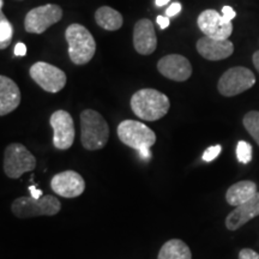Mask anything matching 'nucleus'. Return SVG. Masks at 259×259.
I'll return each instance as SVG.
<instances>
[{
    "label": "nucleus",
    "mask_w": 259,
    "mask_h": 259,
    "mask_svg": "<svg viewBox=\"0 0 259 259\" xmlns=\"http://www.w3.org/2000/svg\"><path fill=\"white\" fill-rule=\"evenodd\" d=\"M130 105L135 115L145 121L160 120L170 108L168 96L156 89L150 88L141 89L135 93Z\"/></svg>",
    "instance_id": "obj_1"
},
{
    "label": "nucleus",
    "mask_w": 259,
    "mask_h": 259,
    "mask_svg": "<svg viewBox=\"0 0 259 259\" xmlns=\"http://www.w3.org/2000/svg\"><path fill=\"white\" fill-rule=\"evenodd\" d=\"M116 132L122 143L138 151L142 160H150V148L156 143V135L149 126L141 121L124 120L118 125Z\"/></svg>",
    "instance_id": "obj_2"
},
{
    "label": "nucleus",
    "mask_w": 259,
    "mask_h": 259,
    "mask_svg": "<svg viewBox=\"0 0 259 259\" xmlns=\"http://www.w3.org/2000/svg\"><path fill=\"white\" fill-rule=\"evenodd\" d=\"M109 139V126L105 118L94 109L80 113V143L90 151L105 148Z\"/></svg>",
    "instance_id": "obj_3"
},
{
    "label": "nucleus",
    "mask_w": 259,
    "mask_h": 259,
    "mask_svg": "<svg viewBox=\"0 0 259 259\" xmlns=\"http://www.w3.org/2000/svg\"><path fill=\"white\" fill-rule=\"evenodd\" d=\"M65 37L69 44V57L73 64L85 65L95 56V38L82 24L69 25L65 31Z\"/></svg>",
    "instance_id": "obj_4"
},
{
    "label": "nucleus",
    "mask_w": 259,
    "mask_h": 259,
    "mask_svg": "<svg viewBox=\"0 0 259 259\" xmlns=\"http://www.w3.org/2000/svg\"><path fill=\"white\" fill-rule=\"evenodd\" d=\"M11 210L16 218L23 220L37 216H54L61 210V203L52 194H46L40 199L24 196L12 202Z\"/></svg>",
    "instance_id": "obj_5"
},
{
    "label": "nucleus",
    "mask_w": 259,
    "mask_h": 259,
    "mask_svg": "<svg viewBox=\"0 0 259 259\" xmlns=\"http://www.w3.org/2000/svg\"><path fill=\"white\" fill-rule=\"evenodd\" d=\"M36 167V158L23 144L12 143L4 153V171L10 179H18Z\"/></svg>",
    "instance_id": "obj_6"
},
{
    "label": "nucleus",
    "mask_w": 259,
    "mask_h": 259,
    "mask_svg": "<svg viewBox=\"0 0 259 259\" xmlns=\"http://www.w3.org/2000/svg\"><path fill=\"white\" fill-rule=\"evenodd\" d=\"M255 84V76L250 69L235 66L227 70L218 83V89L226 97L236 96L251 89Z\"/></svg>",
    "instance_id": "obj_7"
},
{
    "label": "nucleus",
    "mask_w": 259,
    "mask_h": 259,
    "mask_svg": "<svg viewBox=\"0 0 259 259\" xmlns=\"http://www.w3.org/2000/svg\"><path fill=\"white\" fill-rule=\"evenodd\" d=\"M63 18V9L57 4L37 6L24 18V28L30 34H42Z\"/></svg>",
    "instance_id": "obj_8"
},
{
    "label": "nucleus",
    "mask_w": 259,
    "mask_h": 259,
    "mask_svg": "<svg viewBox=\"0 0 259 259\" xmlns=\"http://www.w3.org/2000/svg\"><path fill=\"white\" fill-rule=\"evenodd\" d=\"M30 77L45 92L56 94L64 89L66 74L63 70L45 61H37L30 67Z\"/></svg>",
    "instance_id": "obj_9"
},
{
    "label": "nucleus",
    "mask_w": 259,
    "mask_h": 259,
    "mask_svg": "<svg viewBox=\"0 0 259 259\" xmlns=\"http://www.w3.org/2000/svg\"><path fill=\"white\" fill-rule=\"evenodd\" d=\"M51 126L53 128V144L59 150H67L72 147L74 142V122L69 112H54L50 119Z\"/></svg>",
    "instance_id": "obj_10"
},
{
    "label": "nucleus",
    "mask_w": 259,
    "mask_h": 259,
    "mask_svg": "<svg viewBox=\"0 0 259 259\" xmlns=\"http://www.w3.org/2000/svg\"><path fill=\"white\" fill-rule=\"evenodd\" d=\"M197 24L205 36L215 40H228L233 32V24L227 23L216 10H205L198 16Z\"/></svg>",
    "instance_id": "obj_11"
},
{
    "label": "nucleus",
    "mask_w": 259,
    "mask_h": 259,
    "mask_svg": "<svg viewBox=\"0 0 259 259\" xmlns=\"http://www.w3.org/2000/svg\"><path fill=\"white\" fill-rule=\"evenodd\" d=\"M51 189L64 198H76L85 190V181L77 171L65 170L52 178Z\"/></svg>",
    "instance_id": "obj_12"
},
{
    "label": "nucleus",
    "mask_w": 259,
    "mask_h": 259,
    "mask_svg": "<svg viewBox=\"0 0 259 259\" xmlns=\"http://www.w3.org/2000/svg\"><path fill=\"white\" fill-rule=\"evenodd\" d=\"M157 70L162 76L176 82H185L192 74L189 59L180 54H169L161 58L157 63Z\"/></svg>",
    "instance_id": "obj_13"
},
{
    "label": "nucleus",
    "mask_w": 259,
    "mask_h": 259,
    "mask_svg": "<svg viewBox=\"0 0 259 259\" xmlns=\"http://www.w3.org/2000/svg\"><path fill=\"white\" fill-rule=\"evenodd\" d=\"M134 46L135 50L142 56H149L156 50L157 37L155 34L154 24L150 19H141L135 24Z\"/></svg>",
    "instance_id": "obj_14"
},
{
    "label": "nucleus",
    "mask_w": 259,
    "mask_h": 259,
    "mask_svg": "<svg viewBox=\"0 0 259 259\" xmlns=\"http://www.w3.org/2000/svg\"><path fill=\"white\" fill-rule=\"evenodd\" d=\"M197 51L204 59L219 61L227 59L234 52V45L229 40H215L204 36L197 41Z\"/></svg>",
    "instance_id": "obj_15"
},
{
    "label": "nucleus",
    "mask_w": 259,
    "mask_h": 259,
    "mask_svg": "<svg viewBox=\"0 0 259 259\" xmlns=\"http://www.w3.org/2000/svg\"><path fill=\"white\" fill-rule=\"evenodd\" d=\"M257 216H259V192L248 202L235 206V209L227 216L226 227L228 231H236Z\"/></svg>",
    "instance_id": "obj_16"
},
{
    "label": "nucleus",
    "mask_w": 259,
    "mask_h": 259,
    "mask_svg": "<svg viewBox=\"0 0 259 259\" xmlns=\"http://www.w3.org/2000/svg\"><path fill=\"white\" fill-rule=\"evenodd\" d=\"M21 90L14 80L0 76V115L5 116L18 108L21 103Z\"/></svg>",
    "instance_id": "obj_17"
},
{
    "label": "nucleus",
    "mask_w": 259,
    "mask_h": 259,
    "mask_svg": "<svg viewBox=\"0 0 259 259\" xmlns=\"http://www.w3.org/2000/svg\"><path fill=\"white\" fill-rule=\"evenodd\" d=\"M257 193V185L251 180H242L227 190L226 200L229 205L239 206L248 202Z\"/></svg>",
    "instance_id": "obj_18"
},
{
    "label": "nucleus",
    "mask_w": 259,
    "mask_h": 259,
    "mask_svg": "<svg viewBox=\"0 0 259 259\" xmlns=\"http://www.w3.org/2000/svg\"><path fill=\"white\" fill-rule=\"evenodd\" d=\"M95 21L99 27L105 30L115 31L122 27V16L116 10L109 8V6H101L96 10Z\"/></svg>",
    "instance_id": "obj_19"
},
{
    "label": "nucleus",
    "mask_w": 259,
    "mask_h": 259,
    "mask_svg": "<svg viewBox=\"0 0 259 259\" xmlns=\"http://www.w3.org/2000/svg\"><path fill=\"white\" fill-rule=\"evenodd\" d=\"M157 259H192V253L183 240L170 239L162 245Z\"/></svg>",
    "instance_id": "obj_20"
},
{
    "label": "nucleus",
    "mask_w": 259,
    "mask_h": 259,
    "mask_svg": "<svg viewBox=\"0 0 259 259\" xmlns=\"http://www.w3.org/2000/svg\"><path fill=\"white\" fill-rule=\"evenodd\" d=\"M245 128L247 130L248 134L251 135V137L254 139L255 143L259 145V112L258 111H251L247 114H245L244 119Z\"/></svg>",
    "instance_id": "obj_21"
},
{
    "label": "nucleus",
    "mask_w": 259,
    "mask_h": 259,
    "mask_svg": "<svg viewBox=\"0 0 259 259\" xmlns=\"http://www.w3.org/2000/svg\"><path fill=\"white\" fill-rule=\"evenodd\" d=\"M12 35H14V27L2 12L0 14V48L2 50L9 47L12 41Z\"/></svg>",
    "instance_id": "obj_22"
},
{
    "label": "nucleus",
    "mask_w": 259,
    "mask_h": 259,
    "mask_svg": "<svg viewBox=\"0 0 259 259\" xmlns=\"http://www.w3.org/2000/svg\"><path fill=\"white\" fill-rule=\"evenodd\" d=\"M236 157L240 163H248L252 160V145L248 142L240 141L236 145Z\"/></svg>",
    "instance_id": "obj_23"
},
{
    "label": "nucleus",
    "mask_w": 259,
    "mask_h": 259,
    "mask_svg": "<svg viewBox=\"0 0 259 259\" xmlns=\"http://www.w3.org/2000/svg\"><path fill=\"white\" fill-rule=\"evenodd\" d=\"M221 151H222L221 145H219V144L218 145H212V147L208 148L205 151H204V154L202 156L203 161H205V162L213 161L216 157H219V155L221 154Z\"/></svg>",
    "instance_id": "obj_24"
},
{
    "label": "nucleus",
    "mask_w": 259,
    "mask_h": 259,
    "mask_svg": "<svg viewBox=\"0 0 259 259\" xmlns=\"http://www.w3.org/2000/svg\"><path fill=\"white\" fill-rule=\"evenodd\" d=\"M236 12L233 10L231 6H223L222 8V17L227 23H232L233 19L235 18Z\"/></svg>",
    "instance_id": "obj_25"
},
{
    "label": "nucleus",
    "mask_w": 259,
    "mask_h": 259,
    "mask_svg": "<svg viewBox=\"0 0 259 259\" xmlns=\"http://www.w3.org/2000/svg\"><path fill=\"white\" fill-rule=\"evenodd\" d=\"M239 259H259V253L252 248H242L239 252Z\"/></svg>",
    "instance_id": "obj_26"
},
{
    "label": "nucleus",
    "mask_w": 259,
    "mask_h": 259,
    "mask_svg": "<svg viewBox=\"0 0 259 259\" xmlns=\"http://www.w3.org/2000/svg\"><path fill=\"white\" fill-rule=\"evenodd\" d=\"M180 11H181L180 3H173V4H170L166 10V16L167 17H174V16L180 14Z\"/></svg>",
    "instance_id": "obj_27"
},
{
    "label": "nucleus",
    "mask_w": 259,
    "mask_h": 259,
    "mask_svg": "<svg viewBox=\"0 0 259 259\" xmlns=\"http://www.w3.org/2000/svg\"><path fill=\"white\" fill-rule=\"evenodd\" d=\"M14 54L16 57H24L27 54V46L23 44V42H18L15 46Z\"/></svg>",
    "instance_id": "obj_28"
},
{
    "label": "nucleus",
    "mask_w": 259,
    "mask_h": 259,
    "mask_svg": "<svg viewBox=\"0 0 259 259\" xmlns=\"http://www.w3.org/2000/svg\"><path fill=\"white\" fill-rule=\"evenodd\" d=\"M156 22L157 24L160 25L161 29H166L169 27V17H167V16H157L156 17Z\"/></svg>",
    "instance_id": "obj_29"
},
{
    "label": "nucleus",
    "mask_w": 259,
    "mask_h": 259,
    "mask_svg": "<svg viewBox=\"0 0 259 259\" xmlns=\"http://www.w3.org/2000/svg\"><path fill=\"white\" fill-rule=\"evenodd\" d=\"M28 190L30 191V196L32 197V198L35 199H40L42 198V191L40 189H37L36 185H30L28 187Z\"/></svg>",
    "instance_id": "obj_30"
},
{
    "label": "nucleus",
    "mask_w": 259,
    "mask_h": 259,
    "mask_svg": "<svg viewBox=\"0 0 259 259\" xmlns=\"http://www.w3.org/2000/svg\"><path fill=\"white\" fill-rule=\"evenodd\" d=\"M252 61H253L254 67L257 69V71L259 72V51H257L253 54V57H252Z\"/></svg>",
    "instance_id": "obj_31"
},
{
    "label": "nucleus",
    "mask_w": 259,
    "mask_h": 259,
    "mask_svg": "<svg viewBox=\"0 0 259 259\" xmlns=\"http://www.w3.org/2000/svg\"><path fill=\"white\" fill-rule=\"evenodd\" d=\"M170 0H156V5L157 6H164L169 3Z\"/></svg>",
    "instance_id": "obj_32"
},
{
    "label": "nucleus",
    "mask_w": 259,
    "mask_h": 259,
    "mask_svg": "<svg viewBox=\"0 0 259 259\" xmlns=\"http://www.w3.org/2000/svg\"><path fill=\"white\" fill-rule=\"evenodd\" d=\"M0 8H4V0H0Z\"/></svg>",
    "instance_id": "obj_33"
}]
</instances>
